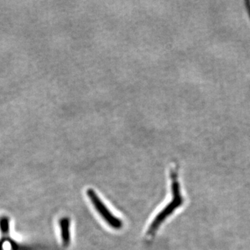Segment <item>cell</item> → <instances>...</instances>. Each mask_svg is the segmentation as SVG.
Returning <instances> with one entry per match:
<instances>
[{"instance_id": "3957f363", "label": "cell", "mask_w": 250, "mask_h": 250, "mask_svg": "<svg viewBox=\"0 0 250 250\" xmlns=\"http://www.w3.org/2000/svg\"><path fill=\"white\" fill-rule=\"evenodd\" d=\"M62 243L65 247L68 246L70 241V220L67 218H62L59 221Z\"/></svg>"}, {"instance_id": "7a4b0ae2", "label": "cell", "mask_w": 250, "mask_h": 250, "mask_svg": "<svg viewBox=\"0 0 250 250\" xmlns=\"http://www.w3.org/2000/svg\"><path fill=\"white\" fill-rule=\"evenodd\" d=\"M87 195L89 197L90 201L93 204L94 207L98 210L99 214L110 227L115 229H120L123 227V224L120 219L116 218L113 213L108 209L106 206L103 203L101 199L98 197V194L92 188L87 190Z\"/></svg>"}, {"instance_id": "6da1fadb", "label": "cell", "mask_w": 250, "mask_h": 250, "mask_svg": "<svg viewBox=\"0 0 250 250\" xmlns=\"http://www.w3.org/2000/svg\"><path fill=\"white\" fill-rule=\"evenodd\" d=\"M171 179V188H172V199L170 203L166 206L160 213H159L154 220L152 223L149 226V229L147 231V234L149 236H152L154 233L157 231L158 229L163 222L166 218H168L171 214L174 213V210L179 208L182 204L184 203V200L181 193L180 184H179L178 179V173L177 170L172 169L170 172Z\"/></svg>"}]
</instances>
